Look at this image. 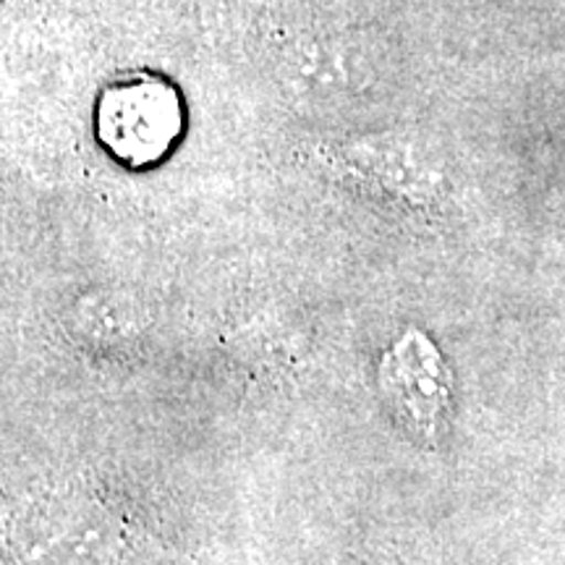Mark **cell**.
I'll return each instance as SVG.
<instances>
[{
  "instance_id": "obj_2",
  "label": "cell",
  "mask_w": 565,
  "mask_h": 565,
  "mask_svg": "<svg viewBox=\"0 0 565 565\" xmlns=\"http://www.w3.org/2000/svg\"><path fill=\"white\" fill-rule=\"evenodd\" d=\"M380 387L414 424L433 429L450 404L454 377L419 330H406L380 362Z\"/></svg>"
},
{
  "instance_id": "obj_1",
  "label": "cell",
  "mask_w": 565,
  "mask_h": 565,
  "mask_svg": "<svg viewBox=\"0 0 565 565\" xmlns=\"http://www.w3.org/2000/svg\"><path fill=\"white\" fill-rule=\"evenodd\" d=\"M179 92L162 79H126L105 89L97 134L113 158L147 166L166 154L181 134Z\"/></svg>"
}]
</instances>
